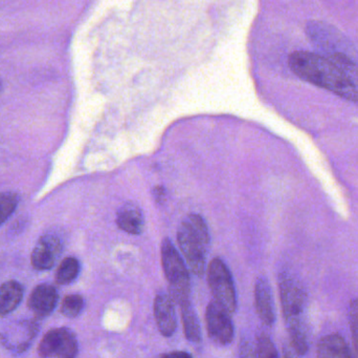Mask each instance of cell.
I'll return each instance as SVG.
<instances>
[{
  "label": "cell",
  "mask_w": 358,
  "mask_h": 358,
  "mask_svg": "<svg viewBox=\"0 0 358 358\" xmlns=\"http://www.w3.org/2000/svg\"><path fill=\"white\" fill-rule=\"evenodd\" d=\"M288 64L301 79L330 90L346 100L358 103L357 85L323 55L296 50L290 55Z\"/></svg>",
  "instance_id": "cell-1"
},
{
  "label": "cell",
  "mask_w": 358,
  "mask_h": 358,
  "mask_svg": "<svg viewBox=\"0 0 358 358\" xmlns=\"http://www.w3.org/2000/svg\"><path fill=\"white\" fill-rule=\"evenodd\" d=\"M279 289L290 344L296 354H306L309 348L308 328L305 319L306 291L296 277L286 273L280 275Z\"/></svg>",
  "instance_id": "cell-2"
},
{
  "label": "cell",
  "mask_w": 358,
  "mask_h": 358,
  "mask_svg": "<svg viewBox=\"0 0 358 358\" xmlns=\"http://www.w3.org/2000/svg\"><path fill=\"white\" fill-rule=\"evenodd\" d=\"M308 36L323 56L336 64L353 84L358 86V52L340 31L328 23L315 21L308 25Z\"/></svg>",
  "instance_id": "cell-3"
},
{
  "label": "cell",
  "mask_w": 358,
  "mask_h": 358,
  "mask_svg": "<svg viewBox=\"0 0 358 358\" xmlns=\"http://www.w3.org/2000/svg\"><path fill=\"white\" fill-rule=\"evenodd\" d=\"M178 241L187 268L196 277H201L210 246V235L203 219L198 214L187 216L179 226Z\"/></svg>",
  "instance_id": "cell-4"
},
{
  "label": "cell",
  "mask_w": 358,
  "mask_h": 358,
  "mask_svg": "<svg viewBox=\"0 0 358 358\" xmlns=\"http://www.w3.org/2000/svg\"><path fill=\"white\" fill-rule=\"evenodd\" d=\"M162 262L169 285L170 296L176 304L189 300V277L187 265L169 239L162 243Z\"/></svg>",
  "instance_id": "cell-5"
},
{
  "label": "cell",
  "mask_w": 358,
  "mask_h": 358,
  "mask_svg": "<svg viewBox=\"0 0 358 358\" xmlns=\"http://www.w3.org/2000/svg\"><path fill=\"white\" fill-rule=\"evenodd\" d=\"M208 282L215 302L218 303L229 315H233L237 307L235 286L231 273L220 259H214L210 263Z\"/></svg>",
  "instance_id": "cell-6"
},
{
  "label": "cell",
  "mask_w": 358,
  "mask_h": 358,
  "mask_svg": "<svg viewBox=\"0 0 358 358\" xmlns=\"http://www.w3.org/2000/svg\"><path fill=\"white\" fill-rule=\"evenodd\" d=\"M78 353V340L67 328L50 330L38 346V354L45 358H71Z\"/></svg>",
  "instance_id": "cell-7"
},
{
  "label": "cell",
  "mask_w": 358,
  "mask_h": 358,
  "mask_svg": "<svg viewBox=\"0 0 358 358\" xmlns=\"http://www.w3.org/2000/svg\"><path fill=\"white\" fill-rule=\"evenodd\" d=\"M39 332V325L35 319H19L13 322L0 332V340L4 348L20 354L31 346Z\"/></svg>",
  "instance_id": "cell-8"
},
{
  "label": "cell",
  "mask_w": 358,
  "mask_h": 358,
  "mask_svg": "<svg viewBox=\"0 0 358 358\" xmlns=\"http://www.w3.org/2000/svg\"><path fill=\"white\" fill-rule=\"evenodd\" d=\"M229 315L215 301H212L206 308V321L208 338L219 346H227L233 342L234 327Z\"/></svg>",
  "instance_id": "cell-9"
},
{
  "label": "cell",
  "mask_w": 358,
  "mask_h": 358,
  "mask_svg": "<svg viewBox=\"0 0 358 358\" xmlns=\"http://www.w3.org/2000/svg\"><path fill=\"white\" fill-rule=\"evenodd\" d=\"M61 252L62 243L57 235H42L31 252V265L36 270H48L56 264Z\"/></svg>",
  "instance_id": "cell-10"
},
{
  "label": "cell",
  "mask_w": 358,
  "mask_h": 358,
  "mask_svg": "<svg viewBox=\"0 0 358 358\" xmlns=\"http://www.w3.org/2000/svg\"><path fill=\"white\" fill-rule=\"evenodd\" d=\"M58 298V292L54 286L41 284L31 292L27 306L37 319H44L55 310Z\"/></svg>",
  "instance_id": "cell-11"
},
{
  "label": "cell",
  "mask_w": 358,
  "mask_h": 358,
  "mask_svg": "<svg viewBox=\"0 0 358 358\" xmlns=\"http://www.w3.org/2000/svg\"><path fill=\"white\" fill-rule=\"evenodd\" d=\"M155 317L162 336L170 338L178 327L176 308L171 296L166 294H157L155 301Z\"/></svg>",
  "instance_id": "cell-12"
},
{
  "label": "cell",
  "mask_w": 358,
  "mask_h": 358,
  "mask_svg": "<svg viewBox=\"0 0 358 358\" xmlns=\"http://www.w3.org/2000/svg\"><path fill=\"white\" fill-rule=\"evenodd\" d=\"M257 313L261 321L267 326H273L275 323V305H273V294L268 281L264 277H260L256 282L255 287Z\"/></svg>",
  "instance_id": "cell-13"
},
{
  "label": "cell",
  "mask_w": 358,
  "mask_h": 358,
  "mask_svg": "<svg viewBox=\"0 0 358 358\" xmlns=\"http://www.w3.org/2000/svg\"><path fill=\"white\" fill-rule=\"evenodd\" d=\"M117 224L122 230L130 235H140L144 230L142 210L136 204L126 203L117 212Z\"/></svg>",
  "instance_id": "cell-14"
},
{
  "label": "cell",
  "mask_w": 358,
  "mask_h": 358,
  "mask_svg": "<svg viewBox=\"0 0 358 358\" xmlns=\"http://www.w3.org/2000/svg\"><path fill=\"white\" fill-rule=\"evenodd\" d=\"M317 357L325 358H349L352 357L350 347L338 334L324 336L317 345Z\"/></svg>",
  "instance_id": "cell-15"
},
{
  "label": "cell",
  "mask_w": 358,
  "mask_h": 358,
  "mask_svg": "<svg viewBox=\"0 0 358 358\" xmlns=\"http://www.w3.org/2000/svg\"><path fill=\"white\" fill-rule=\"evenodd\" d=\"M23 298V287L16 281H8L0 286V315H8L15 310Z\"/></svg>",
  "instance_id": "cell-16"
},
{
  "label": "cell",
  "mask_w": 358,
  "mask_h": 358,
  "mask_svg": "<svg viewBox=\"0 0 358 358\" xmlns=\"http://www.w3.org/2000/svg\"><path fill=\"white\" fill-rule=\"evenodd\" d=\"M181 319H182L183 330L185 338L191 343H199L201 340V330H200L199 321L197 315L192 306L191 302L185 301L181 303Z\"/></svg>",
  "instance_id": "cell-17"
},
{
  "label": "cell",
  "mask_w": 358,
  "mask_h": 358,
  "mask_svg": "<svg viewBox=\"0 0 358 358\" xmlns=\"http://www.w3.org/2000/svg\"><path fill=\"white\" fill-rule=\"evenodd\" d=\"M80 273V263L73 256L64 259L56 273V282L59 285H69L77 279Z\"/></svg>",
  "instance_id": "cell-18"
},
{
  "label": "cell",
  "mask_w": 358,
  "mask_h": 358,
  "mask_svg": "<svg viewBox=\"0 0 358 358\" xmlns=\"http://www.w3.org/2000/svg\"><path fill=\"white\" fill-rule=\"evenodd\" d=\"M19 197L12 191L0 193V226L14 214L18 205Z\"/></svg>",
  "instance_id": "cell-19"
},
{
  "label": "cell",
  "mask_w": 358,
  "mask_h": 358,
  "mask_svg": "<svg viewBox=\"0 0 358 358\" xmlns=\"http://www.w3.org/2000/svg\"><path fill=\"white\" fill-rule=\"evenodd\" d=\"M83 308V298L79 296V294H71V296H67L63 300L62 305H61V313L64 317L73 319V317H77L82 312Z\"/></svg>",
  "instance_id": "cell-20"
},
{
  "label": "cell",
  "mask_w": 358,
  "mask_h": 358,
  "mask_svg": "<svg viewBox=\"0 0 358 358\" xmlns=\"http://www.w3.org/2000/svg\"><path fill=\"white\" fill-rule=\"evenodd\" d=\"M257 351L258 353L256 355L259 357H278V352L273 342L268 336H264V334L259 336Z\"/></svg>",
  "instance_id": "cell-21"
},
{
  "label": "cell",
  "mask_w": 358,
  "mask_h": 358,
  "mask_svg": "<svg viewBox=\"0 0 358 358\" xmlns=\"http://www.w3.org/2000/svg\"><path fill=\"white\" fill-rule=\"evenodd\" d=\"M350 329L352 334L353 347L358 355V298L351 303L350 306Z\"/></svg>",
  "instance_id": "cell-22"
},
{
  "label": "cell",
  "mask_w": 358,
  "mask_h": 358,
  "mask_svg": "<svg viewBox=\"0 0 358 358\" xmlns=\"http://www.w3.org/2000/svg\"><path fill=\"white\" fill-rule=\"evenodd\" d=\"M153 193H155V197L157 201H163V199H165V189L163 187H155Z\"/></svg>",
  "instance_id": "cell-23"
},
{
  "label": "cell",
  "mask_w": 358,
  "mask_h": 358,
  "mask_svg": "<svg viewBox=\"0 0 358 358\" xmlns=\"http://www.w3.org/2000/svg\"><path fill=\"white\" fill-rule=\"evenodd\" d=\"M164 357H191V355L187 352H174L170 353V354L164 355Z\"/></svg>",
  "instance_id": "cell-24"
},
{
  "label": "cell",
  "mask_w": 358,
  "mask_h": 358,
  "mask_svg": "<svg viewBox=\"0 0 358 358\" xmlns=\"http://www.w3.org/2000/svg\"><path fill=\"white\" fill-rule=\"evenodd\" d=\"M1 90H2V81H1V78H0V92H1Z\"/></svg>",
  "instance_id": "cell-25"
}]
</instances>
